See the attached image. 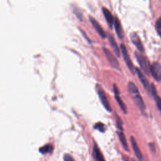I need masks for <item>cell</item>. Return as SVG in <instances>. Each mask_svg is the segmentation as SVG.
<instances>
[{
	"instance_id": "1",
	"label": "cell",
	"mask_w": 161,
	"mask_h": 161,
	"mask_svg": "<svg viewBox=\"0 0 161 161\" xmlns=\"http://www.w3.org/2000/svg\"><path fill=\"white\" fill-rule=\"evenodd\" d=\"M135 70H136V72L137 73L138 76H139V78L140 80V82L142 83L145 89L146 90L147 93L149 95H152L153 97H154L155 95H157L156 88L154 84H150L149 82L148 79L146 78L145 75L142 73V72L139 69L135 68Z\"/></svg>"
},
{
	"instance_id": "2",
	"label": "cell",
	"mask_w": 161,
	"mask_h": 161,
	"mask_svg": "<svg viewBox=\"0 0 161 161\" xmlns=\"http://www.w3.org/2000/svg\"><path fill=\"white\" fill-rule=\"evenodd\" d=\"M135 57L137 59L138 63H139L143 71V72L146 74L147 75L149 76L150 74V67L151 65L150 64V63L147 58L141 54L139 52H135Z\"/></svg>"
},
{
	"instance_id": "3",
	"label": "cell",
	"mask_w": 161,
	"mask_h": 161,
	"mask_svg": "<svg viewBox=\"0 0 161 161\" xmlns=\"http://www.w3.org/2000/svg\"><path fill=\"white\" fill-rule=\"evenodd\" d=\"M96 89L97 91V93L99 96V99H100L101 103L103 104L106 110H107L108 111H111V108L108 101V99H107V97L106 96L105 92L104 91L102 87L100 85H99V84H96Z\"/></svg>"
},
{
	"instance_id": "4",
	"label": "cell",
	"mask_w": 161,
	"mask_h": 161,
	"mask_svg": "<svg viewBox=\"0 0 161 161\" xmlns=\"http://www.w3.org/2000/svg\"><path fill=\"white\" fill-rule=\"evenodd\" d=\"M120 49L121 50V53L123 54V57L124 58V60L125 61V63L127 64L128 67L129 68V69L130 70L133 74H135V68L134 66V64L132 62V60L130 57L129 53L128 52V50L125 47V45L124 43H121L120 45Z\"/></svg>"
},
{
	"instance_id": "5",
	"label": "cell",
	"mask_w": 161,
	"mask_h": 161,
	"mask_svg": "<svg viewBox=\"0 0 161 161\" xmlns=\"http://www.w3.org/2000/svg\"><path fill=\"white\" fill-rule=\"evenodd\" d=\"M150 74L157 81H161V65L154 63L151 65Z\"/></svg>"
},
{
	"instance_id": "6",
	"label": "cell",
	"mask_w": 161,
	"mask_h": 161,
	"mask_svg": "<svg viewBox=\"0 0 161 161\" xmlns=\"http://www.w3.org/2000/svg\"><path fill=\"white\" fill-rule=\"evenodd\" d=\"M103 50L107 59H108V60H109V62L112 66V67L115 69H120L118 61L117 60L116 57L113 56V53L108 49H107L105 47L103 48Z\"/></svg>"
},
{
	"instance_id": "7",
	"label": "cell",
	"mask_w": 161,
	"mask_h": 161,
	"mask_svg": "<svg viewBox=\"0 0 161 161\" xmlns=\"http://www.w3.org/2000/svg\"><path fill=\"white\" fill-rule=\"evenodd\" d=\"M130 39H131L133 43L136 46L138 49L141 52H144V47L139 35L135 32H132V34H130Z\"/></svg>"
},
{
	"instance_id": "8",
	"label": "cell",
	"mask_w": 161,
	"mask_h": 161,
	"mask_svg": "<svg viewBox=\"0 0 161 161\" xmlns=\"http://www.w3.org/2000/svg\"><path fill=\"white\" fill-rule=\"evenodd\" d=\"M89 20L92 24V25H93V27L96 29L97 32L99 34V35H100L102 38H105L106 34L104 32V30L103 28L101 27V26L100 25V24H99V23L97 21V20L94 17H91V16H89Z\"/></svg>"
},
{
	"instance_id": "9",
	"label": "cell",
	"mask_w": 161,
	"mask_h": 161,
	"mask_svg": "<svg viewBox=\"0 0 161 161\" xmlns=\"http://www.w3.org/2000/svg\"><path fill=\"white\" fill-rule=\"evenodd\" d=\"M130 141H131L132 147H133L134 151L135 152V154L136 155L137 157L140 161H142V160H143L142 154V152H141V151L139 147V145H138V144L137 143V141L135 139V138L134 137H130Z\"/></svg>"
},
{
	"instance_id": "10",
	"label": "cell",
	"mask_w": 161,
	"mask_h": 161,
	"mask_svg": "<svg viewBox=\"0 0 161 161\" xmlns=\"http://www.w3.org/2000/svg\"><path fill=\"white\" fill-rule=\"evenodd\" d=\"M114 25L118 38L120 39H122L124 38V31H123L120 21L117 17L114 18Z\"/></svg>"
},
{
	"instance_id": "11",
	"label": "cell",
	"mask_w": 161,
	"mask_h": 161,
	"mask_svg": "<svg viewBox=\"0 0 161 161\" xmlns=\"http://www.w3.org/2000/svg\"><path fill=\"white\" fill-rule=\"evenodd\" d=\"M114 95H115V99H116V100L117 101V103L120 105V108H121L123 111H124L125 113H127V107H126L125 103L122 101L121 99L119 97V92L118 90V88L115 85V84L114 85Z\"/></svg>"
},
{
	"instance_id": "12",
	"label": "cell",
	"mask_w": 161,
	"mask_h": 161,
	"mask_svg": "<svg viewBox=\"0 0 161 161\" xmlns=\"http://www.w3.org/2000/svg\"><path fill=\"white\" fill-rule=\"evenodd\" d=\"M103 14L105 15V17L107 22H108V24H109L110 27L112 28V26L114 24V18L113 17L111 13L108 9H107L106 8H105V7L103 8Z\"/></svg>"
},
{
	"instance_id": "13",
	"label": "cell",
	"mask_w": 161,
	"mask_h": 161,
	"mask_svg": "<svg viewBox=\"0 0 161 161\" xmlns=\"http://www.w3.org/2000/svg\"><path fill=\"white\" fill-rule=\"evenodd\" d=\"M93 156L96 161H105L101 152L96 144H95L93 147Z\"/></svg>"
},
{
	"instance_id": "14",
	"label": "cell",
	"mask_w": 161,
	"mask_h": 161,
	"mask_svg": "<svg viewBox=\"0 0 161 161\" xmlns=\"http://www.w3.org/2000/svg\"><path fill=\"white\" fill-rule=\"evenodd\" d=\"M134 100L141 111L144 112L145 111V105L144 104L142 98L140 96L139 94L134 95Z\"/></svg>"
},
{
	"instance_id": "15",
	"label": "cell",
	"mask_w": 161,
	"mask_h": 161,
	"mask_svg": "<svg viewBox=\"0 0 161 161\" xmlns=\"http://www.w3.org/2000/svg\"><path fill=\"white\" fill-rule=\"evenodd\" d=\"M109 40H110V42L111 43V45L112 48L113 49L114 52H115V53H116V55L118 57H120V52L118 47V45H117V43L115 42V40H114V37L111 35H109Z\"/></svg>"
},
{
	"instance_id": "16",
	"label": "cell",
	"mask_w": 161,
	"mask_h": 161,
	"mask_svg": "<svg viewBox=\"0 0 161 161\" xmlns=\"http://www.w3.org/2000/svg\"><path fill=\"white\" fill-rule=\"evenodd\" d=\"M118 137H119L121 143H122V145H123V146H124V149L127 151H128L129 150V149H128V143H127V142L126 138H125V136L124 134L123 133V132L120 131L118 132Z\"/></svg>"
},
{
	"instance_id": "17",
	"label": "cell",
	"mask_w": 161,
	"mask_h": 161,
	"mask_svg": "<svg viewBox=\"0 0 161 161\" xmlns=\"http://www.w3.org/2000/svg\"><path fill=\"white\" fill-rule=\"evenodd\" d=\"M128 91L130 93L132 94L134 96L139 94V90H138L137 87L133 82H129L128 84Z\"/></svg>"
},
{
	"instance_id": "18",
	"label": "cell",
	"mask_w": 161,
	"mask_h": 161,
	"mask_svg": "<svg viewBox=\"0 0 161 161\" xmlns=\"http://www.w3.org/2000/svg\"><path fill=\"white\" fill-rule=\"evenodd\" d=\"M53 150V147L51 145H45V146L43 147H42L39 151L42 153V154H46V153H49V152H52Z\"/></svg>"
},
{
	"instance_id": "19",
	"label": "cell",
	"mask_w": 161,
	"mask_h": 161,
	"mask_svg": "<svg viewBox=\"0 0 161 161\" xmlns=\"http://www.w3.org/2000/svg\"><path fill=\"white\" fill-rule=\"evenodd\" d=\"M95 128L101 132H104L105 131V125L101 122L97 123L95 125Z\"/></svg>"
},
{
	"instance_id": "20",
	"label": "cell",
	"mask_w": 161,
	"mask_h": 161,
	"mask_svg": "<svg viewBox=\"0 0 161 161\" xmlns=\"http://www.w3.org/2000/svg\"><path fill=\"white\" fill-rule=\"evenodd\" d=\"M156 28L158 34L161 37V17L157 20L156 23Z\"/></svg>"
},
{
	"instance_id": "21",
	"label": "cell",
	"mask_w": 161,
	"mask_h": 161,
	"mask_svg": "<svg viewBox=\"0 0 161 161\" xmlns=\"http://www.w3.org/2000/svg\"><path fill=\"white\" fill-rule=\"evenodd\" d=\"M154 98L155 99V101H156V103L158 109L161 112V98L157 95H155L154 96Z\"/></svg>"
},
{
	"instance_id": "22",
	"label": "cell",
	"mask_w": 161,
	"mask_h": 161,
	"mask_svg": "<svg viewBox=\"0 0 161 161\" xmlns=\"http://www.w3.org/2000/svg\"><path fill=\"white\" fill-rule=\"evenodd\" d=\"M117 125L118 128L120 130L121 132H122V130H123L122 121H121V120L120 119V118H119L118 117H117Z\"/></svg>"
},
{
	"instance_id": "23",
	"label": "cell",
	"mask_w": 161,
	"mask_h": 161,
	"mask_svg": "<svg viewBox=\"0 0 161 161\" xmlns=\"http://www.w3.org/2000/svg\"><path fill=\"white\" fill-rule=\"evenodd\" d=\"M64 161H75L74 158L69 154H66L64 156Z\"/></svg>"
},
{
	"instance_id": "24",
	"label": "cell",
	"mask_w": 161,
	"mask_h": 161,
	"mask_svg": "<svg viewBox=\"0 0 161 161\" xmlns=\"http://www.w3.org/2000/svg\"><path fill=\"white\" fill-rule=\"evenodd\" d=\"M124 161H130L129 159H128V157H125V159H124Z\"/></svg>"
},
{
	"instance_id": "25",
	"label": "cell",
	"mask_w": 161,
	"mask_h": 161,
	"mask_svg": "<svg viewBox=\"0 0 161 161\" xmlns=\"http://www.w3.org/2000/svg\"><path fill=\"white\" fill-rule=\"evenodd\" d=\"M132 161H136L135 159H132Z\"/></svg>"
}]
</instances>
